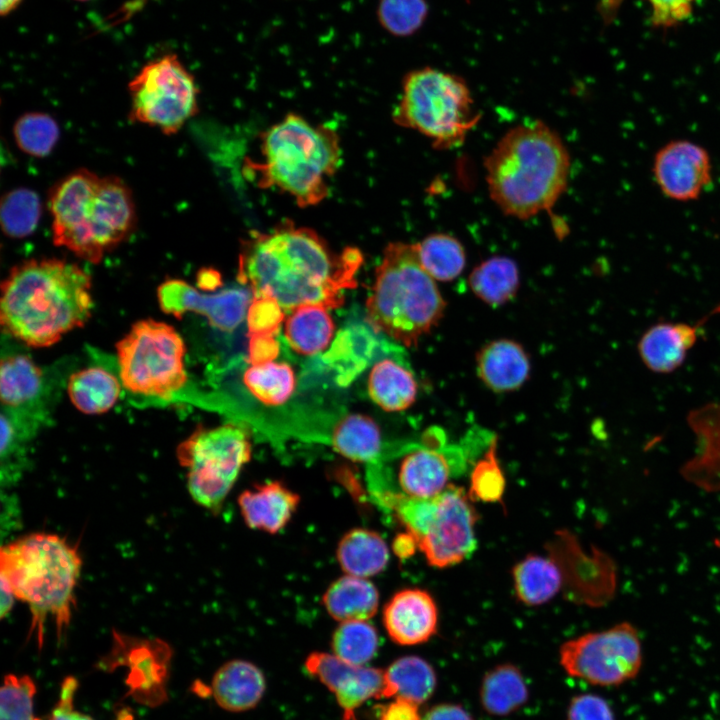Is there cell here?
I'll list each match as a JSON object with an SVG mask.
<instances>
[{"mask_svg":"<svg viewBox=\"0 0 720 720\" xmlns=\"http://www.w3.org/2000/svg\"><path fill=\"white\" fill-rule=\"evenodd\" d=\"M363 262L356 247L334 252L313 229L287 221L242 241L238 280L253 296H270L286 311L304 304L338 308L356 287Z\"/></svg>","mask_w":720,"mask_h":720,"instance_id":"obj_1","label":"cell"},{"mask_svg":"<svg viewBox=\"0 0 720 720\" xmlns=\"http://www.w3.org/2000/svg\"><path fill=\"white\" fill-rule=\"evenodd\" d=\"M92 307L90 276L65 260L24 261L15 265L1 284V326L32 347L51 346L82 327Z\"/></svg>","mask_w":720,"mask_h":720,"instance_id":"obj_2","label":"cell"},{"mask_svg":"<svg viewBox=\"0 0 720 720\" xmlns=\"http://www.w3.org/2000/svg\"><path fill=\"white\" fill-rule=\"evenodd\" d=\"M571 158L546 123L529 120L508 130L484 160L491 200L520 220L549 211L568 186Z\"/></svg>","mask_w":720,"mask_h":720,"instance_id":"obj_3","label":"cell"},{"mask_svg":"<svg viewBox=\"0 0 720 720\" xmlns=\"http://www.w3.org/2000/svg\"><path fill=\"white\" fill-rule=\"evenodd\" d=\"M53 242L93 264L129 238L136 224L132 192L116 176L78 169L49 192Z\"/></svg>","mask_w":720,"mask_h":720,"instance_id":"obj_4","label":"cell"},{"mask_svg":"<svg viewBox=\"0 0 720 720\" xmlns=\"http://www.w3.org/2000/svg\"><path fill=\"white\" fill-rule=\"evenodd\" d=\"M81 566L76 548L55 534L32 533L2 546L0 579L28 605L30 633L36 634L40 647L48 617L59 638L69 626Z\"/></svg>","mask_w":720,"mask_h":720,"instance_id":"obj_5","label":"cell"},{"mask_svg":"<svg viewBox=\"0 0 720 720\" xmlns=\"http://www.w3.org/2000/svg\"><path fill=\"white\" fill-rule=\"evenodd\" d=\"M261 159L249 162L257 183L286 192L300 207L319 204L329 193L328 180L341 163L335 130L313 125L290 113L261 135Z\"/></svg>","mask_w":720,"mask_h":720,"instance_id":"obj_6","label":"cell"},{"mask_svg":"<svg viewBox=\"0 0 720 720\" xmlns=\"http://www.w3.org/2000/svg\"><path fill=\"white\" fill-rule=\"evenodd\" d=\"M435 281L422 267L416 244L389 243L366 302L368 323L407 347L416 346L444 315L446 302Z\"/></svg>","mask_w":720,"mask_h":720,"instance_id":"obj_7","label":"cell"},{"mask_svg":"<svg viewBox=\"0 0 720 720\" xmlns=\"http://www.w3.org/2000/svg\"><path fill=\"white\" fill-rule=\"evenodd\" d=\"M480 118L466 81L432 67L405 75L392 113L397 125L424 135L438 150L461 146Z\"/></svg>","mask_w":720,"mask_h":720,"instance_id":"obj_8","label":"cell"},{"mask_svg":"<svg viewBox=\"0 0 720 720\" xmlns=\"http://www.w3.org/2000/svg\"><path fill=\"white\" fill-rule=\"evenodd\" d=\"M116 352L121 383L133 394L168 401L187 382L184 340L165 322H135Z\"/></svg>","mask_w":720,"mask_h":720,"instance_id":"obj_9","label":"cell"},{"mask_svg":"<svg viewBox=\"0 0 720 720\" xmlns=\"http://www.w3.org/2000/svg\"><path fill=\"white\" fill-rule=\"evenodd\" d=\"M176 454L187 469V487L193 500L217 512L250 460L249 432L233 423L209 429L200 425L178 445Z\"/></svg>","mask_w":720,"mask_h":720,"instance_id":"obj_10","label":"cell"},{"mask_svg":"<svg viewBox=\"0 0 720 720\" xmlns=\"http://www.w3.org/2000/svg\"><path fill=\"white\" fill-rule=\"evenodd\" d=\"M129 119L176 134L198 112V88L193 75L175 54L144 65L128 84Z\"/></svg>","mask_w":720,"mask_h":720,"instance_id":"obj_11","label":"cell"},{"mask_svg":"<svg viewBox=\"0 0 720 720\" xmlns=\"http://www.w3.org/2000/svg\"><path fill=\"white\" fill-rule=\"evenodd\" d=\"M642 660L638 630L629 622L583 634L560 647V664L566 673L599 686H617L634 679Z\"/></svg>","mask_w":720,"mask_h":720,"instance_id":"obj_12","label":"cell"},{"mask_svg":"<svg viewBox=\"0 0 720 720\" xmlns=\"http://www.w3.org/2000/svg\"><path fill=\"white\" fill-rule=\"evenodd\" d=\"M477 519L472 500L462 487L449 484L437 495L433 517L418 540L429 565L450 567L471 555L477 545Z\"/></svg>","mask_w":720,"mask_h":720,"instance_id":"obj_13","label":"cell"},{"mask_svg":"<svg viewBox=\"0 0 720 720\" xmlns=\"http://www.w3.org/2000/svg\"><path fill=\"white\" fill-rule=\"evenodd\" d=\"M2 412L31 440L49 415L48 380L27 355L3 356L0 365Z\"/></svg>","mask_w":720,"mask_h":720,"instance_id":"obj_14","label":"cell"},{"mask_svg":"<svg viewBox=\"0 0 720 720\" xmlns=\"http://www.w3.org/2000/svg\"><path fill=\"white\" fill-rule=\"evenodd\" d=\"M652 175L659 191L668 199L690 202L712 183V161L702 145L674 139L662 145L652 162Z\"/></svg>","mask_w":720,"mask_h":720,"instance_id":"obj_15","label":"cell"},{"mask_svg":"<svg viewBox=\"0 0 720 720\" xmlns=\"http://www.w3.org/2000/svg\"><path fill=\"white\" fill-rule=\"evenodd\" d=\"M160 308L180 318L186 312L206 317L209 324L231 332L243 321L251 302L246 289L228 288L209 294L198 291L180 279L164 281L157 290Z\"/></svg>","mask_w":720,"mask_h":720,"instance_id":"obj_16","label":"cell"},{"mask_svg":"<svg viewBox=\"0 0 720 720\" xmlns=\"http://www.w3.org/2000/svg\"><path fill=\"white\" fill-rule=\"evenodd\" d=\"M305 668L334 693L343 711V720H356L355 711L359 706L370 698H382L384 670L354 665L324 652L311 653L305 660Z\"/></svg>","mask_w":720,"mask_h":720,"instance_id":"obj_17","label":"cell"},{"mask_svg":"<svg viewBox=\"0 0 720 720\" xmlns=\"http://www.w3.org/2000/svg\"><path fill=\"white\" fill-rule=\"evenodd\" d=\"M383 622L388 635L397 644H421L437 631V605L425 590L403 589L385 605Z\"/></svg>","mask_w":720,"mask_h":720,"instance_id":"obj_18","label":"cell"},{"mask_svg":"<svg viewBox=\"0 0 720 720\" xmlns=\"http://www.w3.org/2000/svg\"><path fill=\"white\" fill-rule=\"evenodd\" d=\"M688 421L697 435L698 449L680 473L703 491L720 492V404H708L692 411Z\"/></svg>","mask_w":720,"mask_h":720,"instance_id":"obj_19","label":"cell"},{"mask_svg":"<svg viewBox=\"0 0 720 720\" xmlns=\"http://www.w3.org/2000/svg\"><path fill=\"white\" fill-rule=\"evenodd\" d=\"M476 371L482 383L491 391L512 392L528 380L531 362L520 343L501 338L485 344L478 351Z\"/></svg>","mask_w":720,"mask_h":720,"instance_id":"obj_20","label":"cell"},{"mask_svg":"<svg viewBox=\"0 0 720 720\" xmlns=\"http://www.w3.org/2000/svg\"><path fill=\"white\" fill-rule=\"evenodd\" d=\"M300 502V496L280 481L256 485L238 497L241 515L249 528L271 534L289 522Z\"/></svg>","mask_w":720,"mask_h":720,"instance_id":"obj_21","label":"cell"},{"mask_svg":"<svg viewBox=\"0 0 720 720\" xmlns=\"http://www.w3.org/2000/svg\"><path fill=\"white\" fill-rule=\"evenodd\" d=\"M451 473L450 461L442 451L417 448L401 461L397 494L409 498H433L448 487Z\"/></svg>","mask_w":720,"mask_h":720,"instance_id":"obj_22","label":"cell"},{"mask_svg":"<svg viewBox=\"0 0 720 720\" xmlns=\"http://www.w3.org/2000/svg\"><path fill=\"white\" fill-rule=\"evenodd\" d=\"M265 687V677L256 665L245 660H232L216 671L211 691L220 707L242 712L258 704Z\"/></svg>","mask_w":720,"mask_h":720,"instance_id":"obj_23","label":"cell"},{"mask_svg":"<svg viewBox=\"0 0 720 720\" xmlns=\"http://www.w3.org/2000/svg\"><path fill=\"white\" fill-rule=\"evenodd\" d=\"M696 342V328L684 323L660 322L641 337L638 350L644 364L657 373H670L679 368L687 351Z\"/></svg>","mask_w":720,"mask_h":720,"instance_id":"obj_24","label":"cell"},{"mask_svg":"<svg viewBox=\"0 0 720 720\" xmlns=\"http://www.w3.org/2000/svg\"><path fill=\"white\" fill-rule=\"evenodd\" d=\"M512 578L518 600L528 606L547 603L564 586L562 570L551 555H527L513 567Z\"/></svg>","mask_w":720,"mask_h":720,"instance_id":"obj_25","label":"cell"},{"mask_svg":"<svg viewBox=\"0 0 720 720\" xmlns=\"http://www.w3.org/2000/svg\"><path fill=\"white\" fill-rule=\"evenodd\" d=\"M323 604L338 621L368 620L377 612L379 593L367 578L347 574L328 587Z\"/></svg>","mask_w":720,"mask_h":720,"instance_id":"obj_26","label":"cell"},{"mask_svg":"<svg viewBox=\"0 0 720 720\" xmlns=\"http://www.w3.org/2000/svg\"><path fill=\"white\" fill-rule=\"evenodd\" d=\"M336 556L346 574L368 578L386 567L389 550L377 532L355 528L342 537Z\"/></svg>","mask_w":720,"mask_h":720,"instance_id":"obj_27","label":"cell"},{"mask_svg":"<svg viewBox=\"0 0 720 720\" xmlns=\"http://www.w3.org/2000/svg\"><path fill=\"white\" fill-rule=\"evenodd\" d=\"M468 284L482 302L499 307L516 296L520 286L519 269L507 256H492L474 267Z\"/></svg>","mask_w":720,"mask_h":720,"instance_id":"obj_28","label":"cell"},{"mask_svg":"<svg viewBox=\"0 0 720 720\" xmlns=\"http://www.w3.org/2000/svg\"><path fill=\"white\" fill-rule=\"evenodd\" d=\"M121 391L119 379L101 367H88L73 373L67 382L72 404L84 414H102L117 402Z\"/></svg>","mask_w":720,"mask_h":720,"instance_id":"obj_29","label":"cell"},{"mask_svg":"<svg viewBox=\"0 0 720 720\" xmlns=\"http://www.w3.org/2000/svg\"><path fill=\"white\" fill-rule=\"evenodd\" d=\"M384 675L382 698H402L418 706L432 696L437 684L433 667L418 656L398 658L384 670Z\"/></svg>","mask_w":720,"mask_h":720,"instance_id":"obj_30","label":"cell"},{"mask_svg":"<svg viewBox=\"0 0 720 720\" xmlns=\"http://www.w3.org/2000/svg\"><path fill=\"white\" fill-rule=\"evenodd\" d=\"M327 309L320 304H304L290 311L285 337L296 352L313 355L327 347L335 329Z\"/></svg>","mask_w":720,"mask_h":720,"instance_id":"obj_31","label":"cell"},{"mask_svg":"<svg viewBox=\"0 0 720 720\" xmlns=\"http://www.w3.org/2000/svg\"><path fill=\"white\" fill-rule=\"evenodd\" d=\"M368 392L382 409L402 411L415 402L417 382L408 369L385 359L373 366L368 379Z\"/></svg>","mask_w":720,"mask_h":720,"instance_id":"obj_32","label":"cell"},{"mask_svg":"<svg viewBox=\"0 0 720 720\" xmlns=\"http://www.w3.org/2000/svg\"><path fill=\"white\" fill-rule=\"evenodd\" d=\"M528 696L523 675L512 664L495 666L482 679L480 702L488 714L506 716L524 705Z\"/></svg>","mask_w":720,"mask_h":720,"instance_id":"obj_33","label":"cell"},{"mask_svg":"<svg viewBox=\"0 0 720 720\" xmlns=\"http://www.w3.org/2000/svg\"><path fill=\"white\" fill-rule=\"evenodd\" d=\"M331 443L342 456L356 462H373L381 451L377 424L368 416L351 414L335 427Z\"/></svg>","mask_w":720,"mask_h":720,"instance_id":"obj_34","label":"cell"},{"mask_svg":"<svg viewBox=\"0 0 720 720\" xmlns=\"http://www.w3.org/2000/svg\"><path fill=\"white\" fill-rule=\"evenodd\" d=\"M424 270L441 282L452 281L464 270L466 252L462 243L447 233H432L416 243Z\"/></svg>","mask_w":720,"mask_h":720,"instance_id":"obj_35","label":"cell"},{"mask_svg":"<svg viewBox=\"0 0 720 720\" xmlns=\"http://www.w3.org/2000/svg\"><path fill=\"white\" fill-rule=\"evenodd\" d=\"M243 381L254 397L270 406L286 402L296 385L291 366L273 361L251 366L245 371Z\"/></svg>","mask_w":720,"mask_h":720,"instance_id":"obj_36","label":"cell"},{"mask_svg":"<svg viewBox=\"0 0 720 720\" xmlns=\"http://www.w3.org/2000/svg\"><path fill=\"white\" fill-rule=\"evenodd\" d=\"M379 638L376 628L368 620L342 622L332 636L333 654L354 664L364 665L376 654Z\"/></svg>","mask_w":720,"mask_h":720,"instance_id":"obj_37","label":"cell"},{"mask_svg":"<svg viewBox=\"0 0 720 720\" xmlns=\"http://www.w3.org/2000/svg\"><path fill=\"white\" fill-rule=\"evenodd\" d=\"M1 225L12 238L31 234L38 225L41 204L35 192L21 188L7 193L1 202Z\"/></svg>","mask_w":720,"mask_h":720,"instance_id":"obj_38","label":"cell"},{"mask_svg":"<svg viewBox=\"0 0 720 720\" xmlns=\"http://www.w3.org/2000/svg\"><path fill=\"white\" fill-rule=\"evenodd\" d=\"M13 134L17 146L34 157H45L55 147L59 138L57 122L48 114L29 112L15 122Z\"/></svg>","mask_w":720,"mask_h":720,"instance_id":"obj_39","label":"cell"},{"mask_svg":"<svg viewBox=\"0 0 720 720\" xmlns=\"http://www.w3.org/2000/svg\"><path fill=\"white\" fill-rule=\"evenodd\" d=\"M497 438L494 437L484 455L474 464L467 492L473 501L501 502L506 480L497 456Z\"/></svg>","mask_w":720,"mask_h":720,"instance_id":"obj_40","label":"cell"},{"mask_svg":"<svg viewBox=\"0 0 720 720\" xmlns=\"http://www.w3.org/2000/svg\"><path fill=\"white\" fill-rule=\"evenodd\" d=\"M428 14L426 0H380L377 10L383 28L395 36H409L423 25Z\"/></svg>","mask_w":720,"mask_h":720,"instance_id":"obj_41","label":"cell"},{"mask_svg":"<svg viewBox=\"0 0 720 720\" xmlns=\"http://www.w3.org/2000/svg\"><path fill=\"white\" fill-rule=\"evenodd\" d=\"M35 694L29 676L6 675L0 692V720H39L33 713Z\"/></svg>","mask_w":720,"mask_h":720,"instance_id":"obj_42","label":"cell"},{"mask_svg":"<svg viewBox=\"0 0 720 720\" xmlns=\"http://www.w3.org/2000/svg\"><path fill=\"white\" fill-rule=\"evenodd\" d=\"M31 441L11 420L1 413V485L11 486L22 475L26 465V445Z\"/></svg>","mask_w":720,"mask_h":720,"instance_id":"obj_43","label":"cell"},{"mask_svg":"<svg viewBox=\"0 0 720 720\" xmlns=\"http://www.w3.org/2000/svg\"><path fill=\"white\" fill-rule=\"evenodd\" d=\"M283 310L273 297L253 296L246 313L248 335L274 336L285 318Z\"/></svg>","mask_w":720,"mask_h":720,"instance_id":"obj_44","label":"cell"},{"mask_svg":"<svg viewBox=\"0 0 720 720\" xmlns=\"http://www.w3.org/2000/svg\"><path fill=\"white\" fill-rule=\"evenodd\" d=\"M567 720H615V717L605 699L595 694H581L570 701Z\"/></svg>","mask_w":720,"mask_h":720,"instance_id":"obj_45","label":"cell"},{"mask_svg":"<svg viewBox=\"0 0 720 720\" xmlns=\"http://www.w3.org/2000/svg\"><path fill=\"white\" fill-rule=\"evenodd\" d=\"M652 8V22L659 27H671L686 20L692 13L694 0H648Z\"/></svg>","mask_w":720,"mask_h":720,"instance_id":"obj_46","label":"cell"},{"mask_svg":"<svg viewBox=\"0 0 720 720\" xmlns=\"http://www.w3.org/2000/svg\"><path fill=\"white\" fill-rule=\"evenodd\" d=\"M78 683L75 678H66L61 686L60 697L48 720H93L90 716L74 709L73 699Z\"/></svg>","mask_w":720,"mask_h":720,"instance_id":"obj_47","label":"cell"},{"mask_svg":"<svg viewBox=\"0 0 720 720\" xmlns=\"http://www.w3.org/2000/svg\"><path fill=\"white\" fill-rule=\"evenodd\" d=\"M279 351V344L274 336H249L248 361L252 366L273 361L278 356Z\"/></svg>","mask_w":720,"mask_h":720,"instance_id":"obj_48","label":"cell"},{"mask_svg":"<svg viewBox=\"0 0 720 720\" xmlns=\"http://www.w3.org/2000/svg\"><path fill=\"white\" fill-rule=\"evenodd\" d=\"M380 720L422 719L418 711V705L402 698H395V701L383 707L380 713Z\"/></svg>","mask_w":720,"mask_h":720,"instance_id":"obj_49","label":"cell"},{"mask_svg":"<svg viewBox=\"0 0 720 720\" xmlns=\"http://www.w3.org/2000/svg\"><path fill=\"white\" fill-rule=\"evenodd\" d=\"M422 720H473V718L461 705L444 703L430 708Z\"/></svg>","mask_w":720,"mask_h":720,"instance_id":"obj_50","label":"cell"},{"mask_svg":"<svg viewBox=\"0 0 720 720\" xmlns=\"http://www.w3.org/2000/svg\"><path fill=\"white\" fill-rule=\"evenodd\" d=\"M417 547L419 548L416 537L407 530L397 535L392 544L394 553L401 559L412 556Z\"/></svg>","mask_w":720,"mask_h":720,"instance_id":"obj_51","label":"cell"},{"mask_svg":"<svg viewBox=\"0 0 720 720\" xmlns=\"http://www.w3.org/2000/svg\"><path fill=\"white\" fill-rule=\"evenodd\" d=\"M1 618H4L12 609L15 595L13 594L9 585L1 579Z\"/></svg>","mask_w":720,"mask_h":720,"instance_id":"obj_52","label":"cell"},{"mask_svg":"<svg viewBox=\"0 0 720 720\" xmlns=\"http://www.w3.org/2000/svg\"><path fill=\"white\" fill-rule=\"evenodd\" d=\"M199 280V285H204V287H217L220 284V278L218 273L210 270L201 272L199 275Z\"/></svg>","mask_w":720,"mask_h":720,"instance_id":"obj_53","label":"cell"},{"mask_svg":"<svg viewBox=\"0 0 720 720\" xmlns=\"http://www.w3.org/2000/svg\"><path fill=\"white\" fill-rule=\"evenodd\" d=\"M149 0H131L129 1L122 9V12H125L122 16L124 18H128L133 13L140 10Z\"/></svg>","mask_w":720,"mask_h":720,"instance_id":"obj_54","label":"cell"},{"mask_svg":"<svg viewBox=\"0 0 720 720\" xmlns=\"http://www.w3.org/2000/svg\"><path fill=\"white\" fill-rule=\"evenodd\" d=\"M22 0H0V13L2 16L15 10Z\"/></svg>","mask_w":720,"mask_h":720,"instance_id":"obj_55","label":"cell"},{"mask_svg":"<svg viewBox=\"0 0 720 720\" xmlns=\"http://www.w3.org/2000/svg\"><path fill=\"white\" fill-rule=\"evenodd\" d=\"M76 1H88V0H76Z\"/></svg>","mask_w":720,"mask_h":720,"instance_id":"obj_56","label":"cell"}]
</instances>
